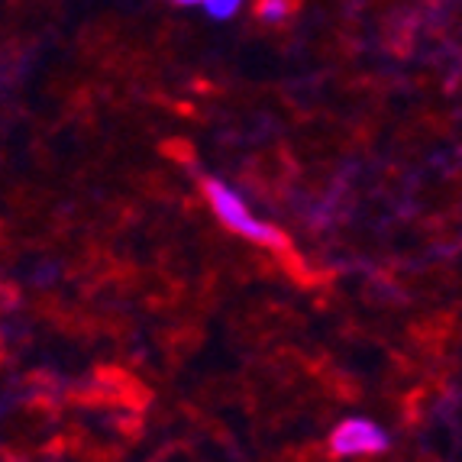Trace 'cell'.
I'll return each instance as SVG.
<instances>
[{
  "label": "cell",
  "mask_w": 462,
  "mask_h": 462,
  "mask_svg": "<svg viewBox=\"0 0 462 462\" xmlns=\"http://www.w3.org/2000/svg\"><path fill=\"white\" fill-rule=\"evenodd\" d=\"M388 433L369 417H346L330 433V449L337 456H372L388 449Z\"/></svg>",
  "instance_id": "7a4b0ae2"
},
{
  "label": "cell",
  "mask_w": 462,
  "mask_h": 462,
  "mask_svg": "<svg viewBox=\"0 0 462 462\" xmlns=\"http://www.w3.org/2000/svg\"><path fill=\"white\" fill-rule=\"evenodd\" d=\"M200 4L208 7V14L214 16V20H226V16L236 14L243 0H200Z\"/></svg>",
  "instance_id": "277c9868"
},
{
  "label": "cell",
  "mask_w": 462,
  "mask_h": 462,
  "mask_svg": "<svg viewBox=\"0 0 462 462\" xmlns=\"http://www.w3.org/2000/svg\"><path fill=\"white\" fill-rule=\"evenodd\" d=\"M175 4H181V7H191V4H200V0H175Z\"/></svg>",
  "instance_id": "5b68a950"
},
{
  "label": "cell",
  "mask_w": 462,
  "mask_h": 462,
  "mask_svg": "<svg viewBox=\"0 0 462 462\" xmlns=\"http://www.w3.org/2000/svg\"><path fill=\"white\" fill-rule=\"evenodd\" d=\"M200 188H204V198L210 200V210H214L217 220H220L226 230H233L243 239H253L259 246H272V249L288 246V239L282 236V230H275L272 224L259 220V217L253 214V208L243 200V194L233 191L226 181H220V178H204Z\"/></svg>",
  "instance_id": "6da1fadb"
},
{
  "label": "cell",
  "mask_w": 462,
  "mask_h": 462,
  "mask_svg": "<svg viewBox=\"0 0 462 462\" xmlns=\"http://www.w3.org/2000/svg\"><path fill=\"white\" fill-rule=\"evenodd\" d=\"M255 14H259V20H265V23H282V20H288V14H291V0H259V4H255Z\"/></svg>",
  "instance_id": "3957f363"
}]
</instances>
